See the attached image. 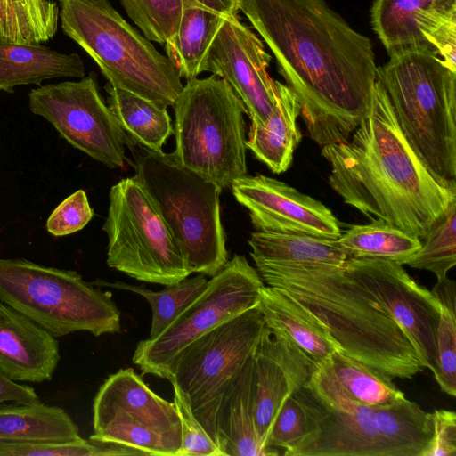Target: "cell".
<instances>
[{
  "label": "cell",
  "instance_id": "cell-1",
  "mask_svg": "<svg viewBox=\"0 0 456 456\" xmlns=\"http://www.w3.org/2000/svg\"><path fill=\"white\" fill-rule=\"evenodd\" d=\"M273 53L321 148L346 142L369 113L377 65L371 41L325 0H240Z\"/></svg>",
  "mask_w": 456,
  "mask_h": 456
},
{
  "label": "cell",
  "instance_id": "cell-2",
  "mask_svg": "<svg viewBox=\"0 0 456 456\" xmlns=\"http://www.w3.org/2000/svg\"><path fill=\"white\" fill-rule=\"evenodd\" d=\"M321 155L330 166L329 184L346 204L420 240L456 199L455 181L431 173L405 139L379 80L366 118Z\"/></svg>",
  "mask_w": 456,
  "mask_h": 456
},
{
  "label": "cell",
  "instance_id": "cell-3",
  "mask_svg": "<svg viewBox=\"0 0 456 456\" xmlns=\"http://www.w3.org/2000/svg\"><path fill=\"white\" fill-rule=\"evenodd\" d=\"M255 265L267 286L305 308L347 355L391 379L423 370L402 328L344 266Z\"/></svg>",
  "mask_w": 456,
  "mask_h": 456
},
{
  "label": "cell",
  "instance_id": "cell-4",
  "mask_svg": "<svg viewBox=\"0 0 456 456\" xmlns=\"http://www.w3.org/2000/svg\"><path fill=\"white\" fill-rule=\"evenodd\" d=\"M405 139L436 176L456 177V71L428 45L403 48L377 69Z\"/></svg>",
  "mask_w": 456,
  "mask_h": 456
},
{
  "label": "cell",
  "instance_id": "cell-5",
  "mask_svg": "<svg viewBox=\"0 0 456 456\" xmlns=\"http://www.w3.org/2000/svg\"><path fill=\"white\" fill-rule=\"evenodd\" d=\"M60 20L110 86L173 106L183 87L177 69L108 0H61Z\"/></svg>",
  "mask_w": 456,
  "mask_h": 456
},
{
  "label": "cell",
  "instance_id": "cell-6",
  "mask_svg": "<svg viewBox=\"0 0 456 456\" xmlns=\"http://www.w3.org/2000/svg\"><path fill=\"white\" fill-rule=\"evenodd\" d=\"M141 149H134V175L155 200L191 273L214 276L228 262L222 188L180 165L173 153Z\"/></svg>",
  "mask_w": 456,
  "mask_h": 456
},
{
  "label": "cell",
  "instance_id": "cell-7",
  "mask_svg": "<svg viewBox=\"0 0 456 456\" xmlns=\"http://www.w3.org/2000/svg\"><path fill=\"white\" fill-rule=\"evenodd\" d=\"M173 107V155L180 165L222 189L247 175L248 111L225 80L214 74L188 80Z\"/></svg>",
  "mask_w": 456,
  "mask_h": 456
},
{
  "label": "cell",
  "instance_id": "cell-8",
  "mask_svg": "<svg viewBox=\"0 0 456 456\" xmlns=\"http://www.w3.org/2000/svg\"><path fill=\"white\" fill-rule=\"evenodd\" d=\"M0 302L26 315L55 338L77 331L95 337L120 331V312L110 293L74 270L24 258L0 257Z\"/></svg>",
  "mask_w": 456,
  "mask_h": 456
},
{
  "label": "cell",
  "instance_id": "cell-9",
  "mask_svg": "<svg viewBox=\"0 0 456 456\" xmlns=\"http://www.w3.org/2000/svg\"><path fill=\"white\" fill-rule=\"evenodd\" d=\"M109 200L102 230L110 268L165 286L192 273L155 200L136 175L114 184Z\"/></svg>",
  "mask_w": 456,
  "mask_h": 456
},
{
  "label": "cell",
  "instance_id": "cell-10",
  "mask_svg": "<svg viewBox=\"0 0 456 456\" xmlns=\"http://www.w3.org/2000/svg\"><path fill=\"white\" fill-rule=\"evenodd\" d=\"M265 328L256 306L247 310L187 345L168 368L166 379L181 389L217 445L216 419L221 401L253 356Z\"/></svg>",
  "mask_w": 456,
  "mask_h": 456
},
{
  "label": "cell",
  "instance_id": "cell-11",
  "mask_svg": "<svg viewBox=\"0 0 456 456\" xmlns=\"http://www.w3.org/2000/svg\"><path fill=\"white\" fill-rule=\"evenodd\" d=\"M89 439L126 445L147 456H178L182 427L174 402L153 392L133 368L102 384L93 403Z\"/></svg>",
  "mask_w": 456,
  "mask_h": 456
},
{
  "label": "cell",
  "instance_id": "cell-12",
  "mask_svg": "<svg viewBox=\"0 0 456 456\" xmlns=\"http://www.w3.org/2000/svg\"><path fill=\"white\" fill-rule=\"evenodd\" d=\"M305 417V433L286 456H395L382 439L373 408L353 397L326 360L295 394Z\"/></svg>",
  "mask_w": 456,
  "mask_h": 456
},
{
  "label": "cell",
  "instance_id": "cell-13",
  "mask_svg": "<svg viewBox=\"0 0 456 456\" xmlns=\"http://www.w3.org/2000/svg\"><path fill=\"white\" fill-rule=\"evenodd\" d=\"M265 286L256 269L243 256L234 255L163 332L139 341L133 362L142 375L166 379L183 348L224 322L256 307Z\"/></svg>",
  "mask_w": 456,
  "mask_h": 456
},
{
  "label": "cell",
  "instance_id": "cell-14",
  "mask_svg": "<svg viewBox=\"0 0 456 456\" xmlns=\"http://www.w3.org/2000/svg\"><path fill=\"white\" fill-rule=\"evenodd\" d=\"M31 112L46 119L74 148L108 167H123L132 145L99 93L92 73L78 81L47 84L28 94Z\"/></svg>",
  "mask_w": 456,
  "mask_h": 456
},
{
  "label": "cell",
  "instance_id": "cell-15",
  "mask_svg": "<svg viewBox=\"0 0 456 456\" xmlns=\"http://www.w3.org/2000/svg\"><path fill=\"white\" fill-rule=\"evenodd\" d=\"M345 270L380 303L406 334L422 368L436 369V337L441 306L432 292L395 262L348 257Z\"/></svg>",
  "mask_w": 456,
  "mask_h": 456
},
{
  "label": "cell",
  "instance_id": "cell-16",
  "mask_svg": "<svg viewBox=\"0 0 456 456\" xmlns=\"http://www.w3.org/2000/svg\"><path fill=\"white\" fill-rule=\"evenodd\" d=\"M271 56L238 16L229 18L214 38L205 71L225 80L244 103L252 124H263L277 99V81L268 74Z\"/></svg>",
  "mask_w": 456,
  "mask_h": 456
},
{
  "label": "cell",
  "instance_id": "cell-17",
  "mask_svg": "<svg viewBox=\"0 0 456 456\" xmlns=\"http://www.w3.org/2000/svg\"><path fill=\"white\" fill-rule=\"evenodd\" d=\"M230 187L236 200L248 210L257 231L331 240L342 232L329 208L284 182L263 175H246Z\"/></svg>",
  "mask_w": 456,
  "mask_h": 456
},
{
  "label": "cell",
  "instance_id": "cell-18",
  "mask_svg": "<svg viewBox=\"0 0 456 456\" xmlns=\"http://www.w3.org/2000/svg\"><path fill=\"white\" fill-rule=\"evenodd\" d=\"M254 411L257 436L267 445L285 401L310 379L316 363L289 338L267 326L253 354Z\"/></svg>",
  "mask_w": 456,
  "mask_h": 456
},
{
  "label": "cell",
  "instance_id": "cell-19",
  "mask_svg": "<svg viewBox=\"0 0 456 456\" xmlns=\"http://www.w3.org/2000/svg\"><path fill=\"white\" fill-rule=\"evenodd\" d=\"M51 332L0 302V370L13 381L51 380L60 361Z\"/></svg>",
  "mask_w": 456,
  "mask_h": 456
},
{
  "label": "cell",
  "instance_id": "cell-20",
  "mask_svg": "<svg viewBox=\"0 0 456 456\" xmlns=\"http://www.w3.org/2000/svg\"><path fill=\"white\" fill-rule=\"evenodd\" d=\"M240 0H183L175 37L165 45L167 56L187 81L205 71L208 49L225 21L238 16Z\"/></svg>",
  "mask_w": 456,
  "mask_h": 456
},
{
  "label": "cell",
  "instance_id": "cell-21",
  "mask_svg": "<svg viewBox=\"0 0 456 456\" xmlns=\"http://www.w3.org/2000/svg\"><path fill=\"white\" fill-rule=\"evenodd\" d=\"M253 356L233 379L219 405L216 428L224 456H273L276 449L265 448L257 436L254 411Z\"/></svg>",
  "mask_w": 456,
  "mask_h": 456
},
{
  "label": "cell",
  "instance_id": "cell-22",
  "mask_svg": "<svg viewBox=\"0 0 456 456\" xmlns=\"http://www.w3.org/2000/svg\"><path fill=\"white\" fill-rule=\"evenodd\" d=\"M83 60L76 53H61L42 45L0 39V90L12 92L24 85H37L57 77L82 78Z\"/></svg>",
  "mask_w": 456,
  "mask_h": 456
},
{
  "label": "cell",
  "instance_id": "cell-23",
  "mask_svg": "<svg viewBox=\"0 0 456 456\" xmlns=\"http://www.w3.org/2000/svg\"><path fill=\"white\" fill-rule=\"evenodd\" d=\"M256 307L271 330L284 334L316 363L340 349L326 328L281 289L265 286Z\"/></svg>",
  "mask_w": 456,
  "mask_h": 456
},
{
  "label": "cell",
  "instance_id": "cell-24",
  "mask_svg": "<svg viewBox=\"0 0 456 456\" xmlns=\"http://www.w3.org/2000/svg\"><path fill=\"white\" fill-rule=\"evenodd\" d=\"M277 99L266 121L250 125L246 147L274 174L285 172L302 135L297 125L301 106L292 91L277 81Z\"/></svg>",
  "mask_w": 456,
  "mask_h": 456
},
{
  "label": "cell",
  "instance_id": "cell-25",
  "mask_svg": "<svg viewBox=\"0 0 456 456\" xmlns=\"http://www.w3.org/2000/svg\"><path fill=\"white\" fill-rule=\"evenodd\" d=\"M248 244L255 264L344 266L348 258L337 240L305 234L257 231Z\"/></svg>",
  "mask_w": 456,
  "mask_h": 456
},
{
  "label": "cell",
  "instance_id": "cell-26",
  "mask_svg": "<svg viewBox=\"0 0 456 456\" xmlns=\"http://www.w3.org/2000/svg\"><path fill=\"white\" fill-rule=\"evenodd\" d=\"M108 106L133 145L160 152L174 134L167 106L158 104L132 92L105 86Z\"/></svg>",
  "mask_w": 456,
  "mask_h": 456
},
{
  "label": "cell",
  "instance_id": "cell-27",
  "mask_svg": "<svg viewBox=\"0 0 456 456\" xmlns=\"http://www.w3.org/2000/svg\"><path fill=\"white\" fill-rule=\"evenodd\" d=\"M79 428L61 408L41 402L0 404V441H75Z\"/></svg>",
  "mask_w": 456,
  "mask_h": 456
},
{
  "label": "cell",
  "instance_id": "cell-28",
  "mask_svg": "<svg viewBox=\"0 0 456 456\" xmlns=\"http://www.w3.org/2000/svg\"><path fill=\"white\" fill-rule=\"evenodd\" d=\"M372 408L377 429L395 456L426 455L434 433L431 412L406 397Z\"/></svg>",
  "mask_w": 456,
  "mask_h": 456
},
{
  "label": "cell",
  "instance_id": "cell-29",
  "mask_svg": "<svg viewBox=\"0 0 456 456\" xmlns=\"http://www.w3.org/2000/svg\"><path fill=\"white\" fill-rule=\"evenodd\" d=\"M337 242L348 257L384 259L402 265L422 245L419 238L383 222L351 225Z\"/></svg>",
  "mask_w": 456,
  "mask_h": 456
},
{
  "label": "cell",
  "instance_id": "cell-30",
  "mask_svg": "<svg viewBox=\"0 0 456 456\" xmlns=\"http://www.w3.org/2000/svg\"><path fill=\"white\" fill-rule=\"evenodd\" d=\"M60 9L51 0H0V39L41 45L57 30Z\"/></svg>",
  "mask_w": 456,
  "mask_h": 456
},
{
  "label": "cell",
  "instance_id": "cell-31",
  "mask_svg": "<svg viewBox=\"0 0 456 456\" xmlns=\"http://www.w3.org/2000/svg\"><path fill=\"white\" fill-rule=\"evenodd\" d=\"M93 284L127 290L143 297L151 309V325L148 338H155L205 290L208 280L206 275L198 273L192 278L187 277L175 284L167 286L159 291L123 281L110 282L97 280Z\"/></svg>",
  "mask_w": 456,
  "mask_h": 456
},
{
  "label": "cell",
  "instance_id": "cell-32",
  "mask_svg": "<svg viewBox=\"0 0 456 456\" xmlns=\"http://www.w3.org/2000/svg\"><path fill=\"white\" fill-rule=\"evenodd\" d=\"M436 1H373L371 26L388 54L403 48L428 44L417 27L416 17L421 9Z\"/></svg>",
  "mask_w": 456,
  "mask_h": 456
},
{
  "label": "cell",
  "instance_id": "cell-33",
  "mask_svg": "<svg viewBox=\"0 0 456 456\" xmlns=\"http://www.w3.org/2000/svg\"><path fill=\"white\" fill-rule=\"evenodd\" d=\"M327 361L342 387L367 406H386L405 397L391 378L356 361L341 349H337Z\"/></svg>",
  "mask_w": 456,
  "mask_h": 456
},
{
  "label": "cell",
  "instance_id": "cell-34",
  "mask_svg": "<svg viewBox=\"0 0 456 456\" xmlns=\"http://www.w3.org/2000/svg\"><path fill=\"white\" fill-rule=\"evenodd\" d=\"M456 199L431 225L420 248L404 265L433 273L437 281L447 277L456 265Z\"/></svg>",
  "mask_w": 456,
  "mask_h": 456
},
{
  "label": "cell",
  "instance_id": "cell-35",
  "mask_svg": "<svg viewBox=\"0 0 456 456\" xmlns=\"http://www.w3.org/2000/svg\"><path fill=\"white\" fill-rule=\"evenodd\" d=\"M144 455L139 450L113 443L80 438L75 441H0V456H118Z\"/></svg>",
  "mask_w": 456,
  "mask_h": 456
},
{
  "label": "cell",
  "instance_id": "cell-36",
  "mask_svg": "<svg viewBox=\"0 0 456 456\" xmlns=\"http://www.w3.org/2000/svg\"><path fill=\"white\" fill-rule=\"evenodd\" d=\"M126 14L150 41L168 44L176 35L183 0H119Z\"/></svg>",
  "mask_w": 456,
  "mask_h": 456
},
{
  "label": "cell",
  "instance_id": "cell-37",
  "mask_svg": "<svg viewBox=\"0 0 456 456\" xmlns=\"http://www.w3.org/2000/svg\"><path fill=\"white\" fill-rule=\"evenodd\" d=\"M416 24L426 41L456 71V0H437L421 9Z\"/></svg>",
  "mask_w": 456,
  "mask_h": 456
},
{
  "label": "cell",
  "instance_id": "cell-38",
  "mask_svg": "<svg viewBox=\"0 0 456 456\" xmlns=\"http://www.w3.org/2000/svg\"><path fill=\"white\" fill-rule=\"evenodd\" d=\"M433 374L443 392L456 395V316L442 307L436 337V369Z\"/></svg>",
  "mask_w": 456,
  "mask_h": 456
},
{
  "label": "cell",
  "instance_id": "cell-39",
  "mask_svg": "<svg viewBox=\"0 0 456 456\" xmlns=\"http://www.w3.org/2000/svg\"><path fill=\"white\" fill-rule=\"evenodd\" d=\"M174 403L182 427V445L178 456H224L216 443L193 414L177 385L172 383Z\"/></svg>",
  "mask_w": 456,
  "mask_h": 456
},
{
  "label": "cell",
  "instance_id": "cell-40",
  "mask_svg": "<svg viewBox=\"0 0 456 456\" xmlns=\"http://www.w3.org/2000/svg\"><path fill=\"white\" fill-rule=\"evenodd\" d=\"M94 210L83 190H78L61 202L46 222L47 231L57 237L82 230L93 218Z\"/></svg>",
  "mask_w": 456,
  "mask_h": 456
},
{
  "label": "cell",
  "instance_id": "cell-41",
  "mask_svg": "<svg viewBox=\"0 0 456 456\" xmlns=\"http://www.w3.org/2000/svg\"><path fill=\"white\" fill-rule=\"evenodd\" d=\"M305 433V413L293 395L281 408L273 425L267 445L270 448L283 450L282 454L286 456L299 443Z\"/></svg>",
  "mask_w": 456,
  "mask_h": 456
},
{
  "label": "cell",
  "instance_id": "cell-42",
  "mask_svg": "<svg viewBox=\"0 0 456 456\" xmlns=\"http://www.w3.org/2000/svg\"><path fill=\"white\" fill-rule=\"evenodd\" d=\"M431 414L434 433L425 456H456V413L437 409Z\"/></svg>",
  "mask_w": 456,
  "mask_h": 456
},
{
  "label": "cell",
  "instance_id": "cell-43",
  "mask_svg": "<svg viewBox=\"0 0 456 456\" xmlns=\"http://www.w3.org/2000/svg\"><path fill=\"white\" fill-rule=\"evenodd\" d=\"M5 402L30 404L40 400L33 387L16 383L0 370V404Z\"/></svg>",
  "mask_w": 456,
  "mask_h": 456
},
{
  "label": "cell",
  "instance_id": "cell-44",
  "mask_svg": "<svg viewBox=\"0 0 456 456\" xmlns=\"http://www.w3.org/2000/svg\"><path fill=\"white\" fill-rule=\"evenodd\" d=\"M442 308L456 314L455 281L449 278L437 281L430 290Z\"/></svg>",
  "mask_w": 456,
  "mask_h": 456
},
{
  "label": "cell",
  "instance_id": "cell-45",
  "mask_svg": "<svg viewBox=\"0 0 456 456\" xmlns=\"http://www.w3.org/2000/svg\"><path fill=\"white\" fill-rule=\"evenodd\" d=\"M59 1H61V0H59Z\"/></svg>",
  "mask_w": 456,
  "mask_h": 456
}]
</instances>
